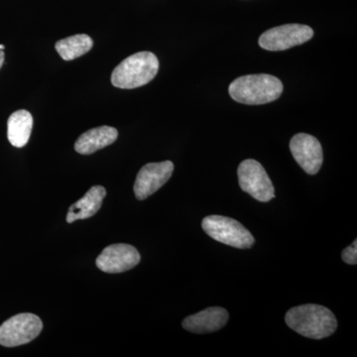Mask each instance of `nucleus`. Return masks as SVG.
Here are the masks:
<instances>
[{
    "instance_id": "4",
    "label": "nucleus",
    "mask_w": 357,
    "mask_h": 357,
    "mask_svg": "<svg viewBox=\"0 0 357 357\" xmlns=\"http://www.w3.org/2000/svg\"><path fill=\"white\" fill-rule=\"evenodd\" d=\"M202 227L211 238L234 248H251L255 243L250 231L234 218L208 215L202 222Z\"/></svg>"
},
{
    "instance_id": "5",
    "label": "nucleus",
    "mask_w": 357,
    "mask_h": 357,
    "mask_svg": "<svg viewBox=\"0 0 357 357\" xmlns=\"http://www.w3.org/2000/svg\"><path fill=\"white\" fill-rule=\"evenodd\" d=\"M42 330L43 323L36 314H16L0 326V345L15 347L28 344L38 337Z\"/></svg>"
},
{
    "instance_id": "12",
    "label": "nucleus",
    "mask_w": 357,
    "mask_h": 357,
    "mask_svg": "<svg viewBox=\"0 0 357 357\" xmlns=\"http://www.w3.org/2000/svg\"><path fill=\"white\" fill-rule=\"evenodd\" d=\"M117 136L119 132L116 129L110 126L89 129L76 141L75 150L82 155H91L112 145L116 141Z\"/></svg>"
},
{
    "instance_id": "15",
    "label": "nucleus",
    "mask_w": 357,
    "mask_h": 357,
    "mask_svg": "<svg viewBox=\"0 0 357 357\" xmlns=\"http://www.w3.org/2000/svg\"><path fill=\"white\" fill-rule=\"evenodd\" d=\"M93 46V39L89 35L77 34L60 40L55 48L63 60L72 61L89 53Z\"/></svg>"
},
{
    "instance_id": "11",
    "label": "nucleus",
    "mask_w": 357,
    "mask_h": 357,
    "mask_svg": "<svg viewBox=\"0 0 357 357\" xmlns=\"http://www.w3.org/2000/svg\"><path fill=\"white\" fill-rule=\"evenodd\" d=\"M229 312L220 307H211L188 317L183 321V328L194 333H215L227 325Z\"/></svg>"
},
{
    "instance_id": "16",
    "label": "nucleus",
    "mask_w": 357,
    "mask_h": 357,
    "mask_svg": "<svg viewBox=\"0 0 357 357\" xmlns=\"http://www.w3.org/2000/svg\"><path fill=\"white\" fill-rule=\"evenodd\" d=\"M342 258L344 262L349 265L357 264V241H354L351 245L344 248L342 253Z\"/></svg>"
},
{
    "instance_id": "3",
    "label": "nucleus",
    "mask_w": 357,
    "mask_h": 357,
    "mask_svg": "<svg viewBox=\"0 0 357 357\" xmlns=\"http://www.w3.org/2000/svg\"><path fill=\"white\" fill-rule=\"evenodd\" d=\"M158 70V58L151 52H139L129 56L115 68L112 84L119 89L139 88L150 83Z\"/></svg>"
},
{
    "instance_id": "8",
    "label": "nucleus",
    "mask_w": 357,
    "mask_h": 357,
    "mask_svg": "<svg viewBox=\"0 0 357 357\" xmlns=\"http://www.w3.org/2000/svg\"><path fill=\"white\" fill-rule=\"evenodd\" d=\"M137 249L126 243L112 244L103 249L96 258V266L105 273L116 274L128 271L140 262Z\"/></svg>"
},
{
    "instance_id": "17",
    "label": "nucleus",
    "mask_w": 357,
    "mask_h": 357,
    "mask_svg": "<svg viewBox=\"0 0 357 357\" xmlns=\"http://www.w3.org/2000/svg\"><path fill=\"white\" fill-rule=\"evenodd\" d=\"M4 62V52L0 49V69H1L2 65Z\"/></svg>"
},
{
    "instance_id": "7",
    "label": "nucleus",
    "mask_w": 357,
    "mask_h": 357,
    "mask_svg": "<svg viewBox=\"0 0 357 357\" xmlns=\"http://www.w3.org/2000/svg\"><path fill=\"white\" fill-rule=\"evenodd\" d=\"M314 36L311 27L302 24H286L272 28L259 38L261 48L268 51H285L306 43Z\"/></svg>"
},
{
    "instance_id": "10",
    "label": "nucleus",
    "mask_w": 357,
    "mask_h": 357,
    "mask_svg": "<svg viewBox=\"0 0 357 357\" xmlns=\"http://www.w3.org/2000/svg\"><path fill=\"white\" fill-rule=\"evenodd\" d=\"M290 150L296 162L309 175H316L323 165V148L314 136L296 134L290 141Z\"/></svg>"
},
{
    "instance_id": "13",
    "label": "nucleus",
    "mask_w": 357,
    "mask_h": 357,
    "mask_svg": "<svg viewBox=\"0 0 357 357\" xmlns=\"http://www.w3.org/2000/svg\"><path fill=\"white\" fill-rule=\"evenodd\" d=\"M105 196H107V190L102 185H93L86 192L83 198L70 206L67 215V222L72 223L76 220H86L95 215L102 208Z\"/></svg>"
},
{
    "instance_id": "2",
    "label": "nucleus",
    "mask_w": 357,
    "mask_h": 357,
    "mask_svg": "<svg viewBox=\"0 0 357 357\" xmlns=\"http://www.w3.org/2000/svg\"><path fill=\"white\" fill-rule=\"evenodd\" d=\"M232 100L243 105H265L278 100L283 93V84L271 75H248L234 79L229 84Z\"/></svg>"
},
{
    "instance_id": "9",
    "label": "nucleus",
    "mask_w": 357,
    "mask_h": 357,
    "mask_svg": "<svg viewBox=\"0 0 357 357\" xmlns=\"http://www.w3.org/2000/svg\"><path fill=\"white\" fill-rule=\"evenodd\" d=\"M173 171L174 164L171 161L149 163L143 166L134 183L136 199L143 201L158 191L168 182Z\"/></svg>"
},
{
    "instance_id": "1",
    "label": "nucleus",
    "mask_w": 357,
    "mask_h": 357,
    "mask_svg": "<svg viewBox=\"0 0 357 357\" xmlns=\"http://www.w3.org/2000/svg\"><path fill=\"white\" fill-rule=\"evenodd\" d=\"M285 321L291 330L314 340L330 337L337 328L335 314L328 307L307 304L289 310Z\"/></svg>"
},
{
    "instance_id": "6",
    "label": "nucleus",
    "mask_w": 357,
    "mask_h": 357,
    "mask_svg": "<svg viewBox=\"0 0 357 357\" xmlns=\"http://www.w3.org/2000/svg\"><path fill=\"white\" fill-rule=\"evenodd\" d=\"M239 185L252 198L267 203L275 198L274 185L261 164L253 159L244 160L237 170Z\"/></svg>"
},
{
    "instance_id": "18",
    "label": "nucleus",
    "mask_w": 357,
    "mask_h": 357,
    "mask_svg": "<svg viewBox=\"0 0 357 357\" xmlns=\"http://www.w3.org/2000/svg\"><path fill=\"white\" fill-rule=\"evenodd\" d=\"M4 48H6V46H4V45H0V49H1V50H3Z\"/></svg>"
},
{
    "instance_id": "14",
    "label": "nucleus",
    "mask_w": 357,
    "mask_h": 357,
    "mask_svg": "<svg viewBox=\"0 0 357 357\" xmlns=\"http://www.w3.org/2000/svg\"><path fill=\"white\" fill-rule=\"evenodd\" d=\"M33 117L27 110L13 112L7 121V137L14 147L22 148L27 144L31 135Z\"/></svg>"
}]
</instances>
